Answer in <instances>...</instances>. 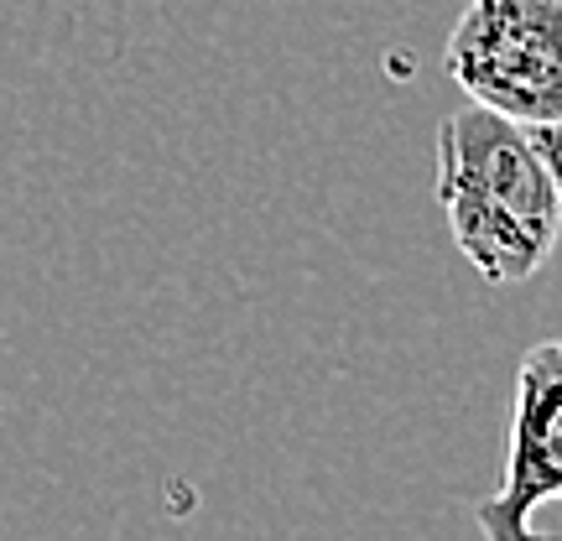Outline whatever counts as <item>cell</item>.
Returning <instances> with one entry per match:
<instances>
[{"label": "cell", "mask_w": 562, "mask_h": 541, "mask_svg": "<svg viewBox=\"0 0 562 541\" xmlns=\"http://www.w3.org/2000/svg\"><path fill=\"white\" fill-rule=\"evenodd\" d=\"M526 131H531V146L542 151L547 178H552V188H558V199H562V121L558 125H526Z\"/></svg>", "instance_id": "cell-4"}, {"label": "cell", "mask_w": 562, "mask_h": 541, "mask_svg": "<svg viewBox=\"0 0 562 541\" xmlns=\"http://www.w3.org/2000/svg\"><path fill=\"white\" fill-rule=\"evenodd\" d=\"M438 208L453 250L490 286H521L552 261L562 199L531 131L484 104H459L438 125Z\"/></svg>", "instance_id": "cell-1"}, {"label": "cell", "mask_w": 562, "mask_h": 541, "mask_svg": "<svg viewBox=\"0 0 562 541\" xmlns=\"http://www.w3.org/2000/svg\"><path fill=\"white\" fill-rule=\"evenodd\" d=\"M552 500H562V339L531 343L516 364L505 480L474 505V526L484 541H558L537 526Z\"/></svg>", "instance_id": "cell-3"}, {"label": "cell", "mask_w": 562, "mask_h": 541, "mask_svg": "<svg viewBox=\"0 0 562 541\" xmlns=\"http://www.w3.org/2000/svg\"><path fill=\"white\" fill-rule=\"evenodd\" d=\"M442 68L463 94L516 125L562 121V0H469Z\"/></svg>", "instance_id": "cell-2"}]
</instances>
